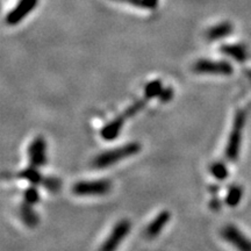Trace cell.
<instances>
[{
	"label": "cell",
	"mask_w": 251,
	"mask_h": 251,
	"mask_svg": "<svg viewBox=\"0 0 251 251\" xmlns=\"http://www.w3.org/2000/svg\"><path fill=\"white\" fill-rule=\"evenodd\" d=\"M141 151V144L137 142L127 143V144L121 145V147L110 149V150L104 151L99 154L94 159H93V166L97 169H106L110 165H114L116 163L125 160L126 158L134 156Z\"/></svg>",
	"instance_id": "cell-1"
},
{
	"label": "cell",
	"mask_w": 251,
	"mask_h": 251,
	"mask_svg": "<svg viewBox=\"0 0 251 251\" xmlns=\"http://www.w3.org/2000/svg\"><path fill=\"white\" fill-rule=\"evenodd\" d=\"M246 121H247L246 110H237L234 116L232 130H230L228 141H227V145H226V158L228 159L229 162H236L238 158Z\"/></svg>",
	"instance_id": "cell-2"
},
{
	"label": "cell",
	"mask_w": 251,
	"mask_h": 251,
	"mask_svg": "<svg viewBox=\"0 0 251 251\" xmlns=\"http://www.w3.org/2000/svg\"><path fill=\"white\" fill-rule=\"evenodd\" d=\"M112 188V184L107 179L81 180L72 186V193L78 197H99L107 194Z\"/></svg>",
	"instance_id": "cell-3"
},
{
	"label": "cell",
	"mask_w": 251,
	"mask_h": 251,
	"mask_svg": "<svg viewBox=\"0 0 251 251\" xmlns=\"http://www.w3.org/2000/svg\"><path fill=\"white\" fill-rule=\"evenodd\" d=\"M130 229L131 223L128 220L124 219V220L118 221L98 251H116V249L120 247V244L129 234Z\"/></svg>",
	"instance_id": "cell-4"
},
{
	"label": "cell",
	"mask_w": 251,
	"mask_h": 251,
	"mask_svg": "<svg viewBox=\"0 0 251 251\" xmlns=\"http://www.w3.org/2000/svg\"><path fill=\"white\" fill-rule=\"evenodd\" d=\"M193 71L201 75H220L229 76L234 71L232 64L227 61H213V60H203L197 61L193 64Z\"/></svg>",
	"instance_id": "cell-5"
},
{
	"label": "cell",
	"mask_w": 251,
	"mask_h": 251,
	"mask_svg": "<svg viewBox=\"0 0 251 251\" xmlns=\"http://www.w3.org/2000/svg\"><path fill=\"white\" fill-rule=\"evenodd\" d=\"M221 237L237 251H251V240L234 224H227L220 232Z\"/></svg>",
	"instance_id": "cell-6"
},
{
	"label": "cell",
	"mask_w": 251,
	"mask_h": 251,
	"mask_svg": "<svg viewBox=\"0 0 251 251\" xmlns=\"http://www.w3.org/2000/svg\"><path fill=\"white\" fill-rule=\"evenodd\" d=\"M39 5V0H20L16 7L6 16L5 21L8 26L19 25Z\"/></svg>",
	"instance_id": "cell-7"
},
{
	"label": "cell",
	"mask_w": 251,
	"mask_h": 251,
	"mask_svg": "<svg viewBox=\"0 0 251 251\" xmlns=\"http://www.w3.org/2000/svg\"><path fill=\"white\" fill-rule=\"evenodd\" d=\"M28 157L31 166L39 169L47 162V144L42 136H37L33 140L28 148Z\"/></svg>",
	"instance_id": "cell-8"
},
{
	"label": "cell",
	"mask_w": 251,
	"mask_h": 251,
	"mask_svg": "<svg viewBox=\"0 0 251 251\" xmlns=\"http://www.w3.org/2000/svg\"><path fill=\"white\" fill-rule=\"evenodd\" d=\"M171 219V213L169 211L160 212L156 218L148 224L144 230V235L147 238H155L160 234L163 229L165 228L166 224L169 223Z\"/></svg>",
	"instance_id": "cell-9"
},
{
	"label": "cell",
	"mask_w": 251,
	"mask_h": 251,
	"mask_svg": "<svg viewBox=\"0 0 251 251\" xmlns=\"http://www.w3.org/2000/svg\"><path fill=\"white\" fill-rule=\"evenodd\" d=\"M125 119L122 118L121 115L116 116L113 121L109 122L107 125H105L103 128H101L100 135L105 141H112V140L116 139L119 136V134L121 133L122 127L125 125Z\"/></svg>",
	"instance_id": "cell-10"
},
{
	"label": "cell",
	"mask_w": 251,
	"mask_h": 251,
	"mask_svg": "<svg viewBox=\"0 0 251 251\" xmlns=\"http://www.w3.org/2000/svg\"><path fill=\"white\" fill-rule=\"evenodd\" d=\"M233 31V25L228 21H224L218 25L213 26L207 31L206 36L209 41H218L223 39V37L228 36Z\"/></svg>",
	"instance_id": "cell-11"
},
{
	"label": "cell",
	"mask_w": 251,
	"mask_h": 251,
	"mask_svg": "<svg viewBox=\"0 0 251 251\" xmlns=\"http://www.w3.org/2000/svg\"><path fill=\"white\" fill-rule=\"evenodd\" d=\"M33 205L28 203H23L21 207H20V218L23 221V223L29 228H34L39 223V217L36 215V213L34 212Z\"/></svg>",
	"instance_id": "cell-12"
},
{
	"label": "cell",
	"mask_w": 251,
	"mask_h": 251,
	"mask_svg": "<svg viewBox=\"0 0 251 251\" xmlns=\"http://www.w3.org/2000/svg\"><path fill=\"white\" fill-rule=\"evenodd\" d=\"M221 51H222L223 54H226V55H228V56L233 57L234 60L238 61V62H243V61H246L247 57H248L247 49L241 45L222 46V48H221Z\"/></svg>",
	"instance_id": "cell-13"
},
{
	"label": "cell",
	"mask_w": 251,
	"mask_h": 251,
	"mask_svg": "<svg viewBox=\"0 0 251 251\" xmlns=\"http://www.w3.org/2000/svg\"><path fill=\"white\" fill-rule=\"evenodd\" d=\"M242 198H243V188L238 185H234L227 192L226 204L229 207H236L241 203Z\"/></svg>",
	"instance_id": "cell-14"
},
{
	"label": "cell",
	"mask_w": 251,
	"mask_h": 251,
	"mask_svg": "<svg viewBox=\"0 0 251 251\" xmlns=\"http://www.w3.org/2000/svg\"><path fill=\"white\" fill-rule=\"evenodd\" d=\"M20 177L28 180V182L33 184V185H36V184H40L42 182V176H41L37 168H34V166H31L29 169H26L25 171H22L21 173H20Z\"/></svg>",
	"instance_id": "cell-15"
},
{
	"label": "cell",
	"mask_w": 251,
	"mask_h": 251,
	"mask_svg": "<svg viewBox=\"0 0 251 251\" xmlns=\"http://www.w3.org/2000/svg\"><path fill=\"white\" fill-rule=\"evenodd\" d=\"M209 171H211L213 177L217 178L218 180L227 179V177H228V173H229L226 164L222 162H217V163H214V164H212Z\"/></svg>",
	"instance_id": "cell-16"
},
{
	"label": "cell",
	"mask_w": 251,
	"mask_h": 251,
	"mask_svg": "<svg viewBox=\"0 0 251 251\" xmlns=\"http://www.w3.org/2000/svg\"><path fill=\"white\" fill-rule=\"evenodd\" d=\"M163 91V86H162V80L156 79L150 81L144 89V95H147L150 99H154L156 97H159L160 92Z\"/></svg>",
	"instance_id": "cell-17"
},
{
	"label": "cell",
	"mask_w": 251,
	"mask_h": 251,
	"mask_svg": "<svg viewBox=\"0 0 251 251\" xmlns=\"http://www.w3.org/2000/svg\"><path fill=\"white\" fill-rule=\"evenodd\" d=\"M25 201L26 203L31 204V205H34L39 201V192L35 188H29L26 189L25 192Z\"/></svg>",
	"instance_id": "cell-18"
},
{
	"label": "cell",
	"mask_w": 251,
	"mask_h": 251,
	"mask_svg": "<svg viewBox=\"0 0 251 251\" xmlns=\"http://www.w3.org/2000/svg\"><path fill=\"white\" fill-rule=\"evenodd\" d=\"M173 97V91H172V89L171 87H168V89H163V91L160 92V94H159V99L162 101H169L170 100V99Z\"/></svg>",
	"instance_id": "cell-19"
},
{
	"label": "cell",
	"mask_w": 251,
	"mask_h": 251,
	"mask_svg": "<svg viewBox=\"0 0 251 251\" xmlns=\"http://www.w3.org/2000/svg\"><path fill=\"white\" fill-rule=\"evenodd\" d=\"M158 5V0H144V8L154 10Z\"/></svg>",
	"instance_id": "cell-20"
}]
</instances>
